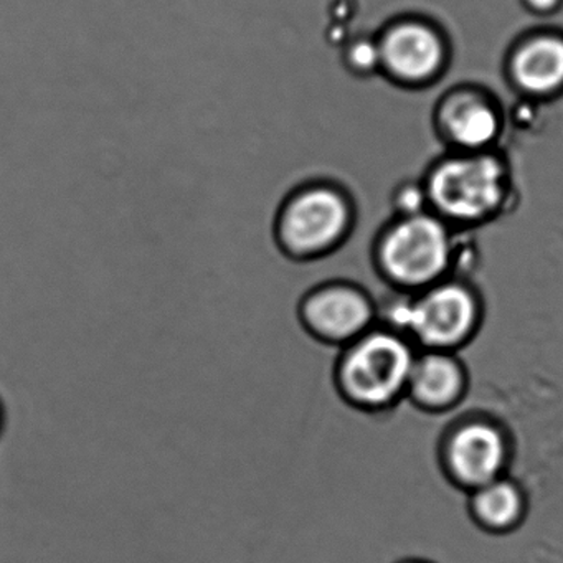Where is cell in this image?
<instances>
[{
    "mask_svg": "<svg viewBox=\"0 0 563 563\" xmlns=\"http://www.w3.org/2000/svg\"><path fill=\"white\" fill-rule=\"evenodd\" d=\"M351 206L344 192L328 183H306L292 189L276 210L273 236L285 258L312 262L344 240Z\"/></svg>",
    "mask_w": 563,
    "mask_h": 563,
    "instance_id": "6da1fadb",
    "label": "cell"
},
{
    "mask_svg": "<svg viewBox=\"0 0 563 563\" xmlns=\"http://www.w3.org/2000/svg\"><path fill=\"white\" fill-rule=\"evenodd\" d=\"M428 194L438 210L451 219H483L503 199V167L486 156L446 161L434 169Z\"/></svg>",
    "mask_w": 563,
    "mask_h": 563,
    "instance_id": "7a4b0ae2",
    "label": "cell"
},
{
    "mask_svg": "<svg viewBox=\"0 0 563 563\" xmlns=\"http://www.w3.org/2000/svg\"><path fill=\"white\" fill-rule=\"evenodd\" d=\"M411 374L407 345L391 335H371L358 342L342 362V388L361 404L390 400Z\"/></svg>",
    "mask_w": 563,
    "mask_h": 563,
    "instance_id": "3957f363",
    "label": "cell"
},
{
    "mask_svg": "<svg viewBox=\"0 0 563 563\" xmlns=\"http://www.w3.org/2000/svg\"><path fill=\"white\" fill-rule=\"evenodd\" d=\"M446 229L438 220L408 216L385 240L382 249L385 268L405 285H424L443 273L450 262Z\"/></svg>",
    "mask_w": 563,
    "mask_h": 563,
    "instance_id": "277c9868",
    "label": "cell"
},
{
    "mask_svg": "<svg viewBox=\"0 0 563 563\" xmlns=\"http://www.w3.org/2000/svg\"><path fill=\"white\" fill-rule=\"evenodd\" d=\"M372 309L358 289L344 283H328L306 292L299 301L302 328L322 342L351 341L371 321Z\"/></svg>",
    "mask_w": 563,
    "mask_h": 563,
    "instance_id": "5b68a950",
    "label": "cell"
},
{
    "mask_svg": "<svg viewBox=\"0 0 563 563\" xmlns=\"http://www.w3.org/2000/svg\"><path fill=\"white\" fill-rule=\"evenodd\" d=\"M473 318V299L456 285L434 288L420 301L401 309V322L431 345L460 341L470 331Z\"/></svg>",
    "mask_w": 563,
    "mask_h": 563,
    "instance_id": "8992f818",
    "label": "cell"
},
{
    "mask_svg": "<svg viewBox=\"0 0 563 563\" xmlns=\"http://www.w3.org/2000/svg\"><path fill=\"white\" fill-rule=\"evenodd\" d=\"M380 62L395 77L421 80L437 70L441 62V45L434 34L420 25H401L384 38Z\"/></svg>",
    "mask_w": 563,
    "mask_h": 563,
    "instance_id": "52a82bcc",
    "label": "cell"
},
{
    "mask_svg": "<svg viewBox=\"0 0 563 563\" xmlns=\"http://www.w3.org/2000/svg\"><path fill=\"white\" fill-rule=\"evenodd\" d=\"M454 470L467 483L486 484L503 461V444L490 428L474 424L454 438L451 448Z\"/></svg>",
    "mask_w": 563,
    "mask_h": 563,
    "instance_id": "ba28073f",
    "label": "cell"
},
{
    "mask_svg": "<svg viewBox=\"0 0 563 563\" xmlns=\"http://www.w3.org/2000/svg\"><path fill=\"white\" fill-rule=\"evenodd\" d=\"M514 75L520 87L549 93L563 85V41L540 37L520 48L514 60Z\"/></svg>",
    "mask_w": 563,
    "mask_h": 563,
    "instance_id": "9c48e42d",
    "label": "cell"
},
{
    "mask_svg": "<svg viewBox=\"0 0 563 563\" xmlns=\"http://www.w3.org/2000/svg\"><path fill=\"white\" fill-rule=\"evenodd\" d=\"M444 128L457 146L479 151L496 140L499 123L493 108L481 100L463 98L448 104Z\"/></svg>",
    "mask_w": 563,
    "mask_h": 563,
    "instance_id": "30bf717a",
    "label": "cell"
},
{
    "mask_svg": "<svg viewBox=\"0 0 563 563\" xmlns=\"http://www.w3.org/2000/svg\"><path fill=\"white\" fill-rule=\"evenodd\" d=\"M411 384L421 400L431 405L446 404L460 387V372L450 358L428 355L411 367Z\"/></svg>",
    "mask_w": 563,
    "mask_h": 563,
    "instance_id": "8fae6325",
    "label": "cell"
},
{
    "mask_svg": "<svg viewBox=\"0 0 563 563\" xmlns=\"http://www.w3.org/2000/svg\"><path fill=\"white\" fill-rule=\"evenodd\" d=\"M476 507L486 522L504 526L519 512V496L507 483H490L477 496Z\"/></svg>",
    "mask_w": 563,
    "mask_h": 563,
    "instance_id": "7c38bea8",
    "label": "cell"
},
{
    "mask_svg": "<svg viewBox=\"0 0 563 563\" xmlns=\"http://www.w3.org/2000/svg\"><path fill=\"white\" fill-rule=\"evenodd\" d=\"M345 60L355 71H371L372 68L380 64V51L378 45L371 44L367 41L355 42L347 48Z\"/></svg>",
    "mask_w": 563,
    "mask_h": 563,
    "instance_id": "4fadbf2b",
    "label": "cell"
},
{
    "mask_svg": "<svg viewBox=\"0 0 563 563\" xmlns=\"http://www.w3.org/2000/svg\"><path fill=\"white\" fill-rule=\"evenodd\" d=\"M527 2L537 11H547L555 5L556 0H527Z\"/></svg>",
    "mask_w": 563,
    "mask_h": 563,
    "instance_id": "5bb4252c",
    "label": "cell"
},
{
    "mask_svg": "<svg viewBox=\"0 0 563 563\" xmlns=\"http://www.w3.org/2000/svg\"><path fill=\"white\" fill-rule=\"evenodd\" d=\"M5 420H8V408H5L4 397L0 395V433L4 431Z\"/></svg>",
    "mask_w": 563,
    "mask_h": 563,
    "instance_id": "9a60e30c",
    "label": "cell"
}]
</instances>
